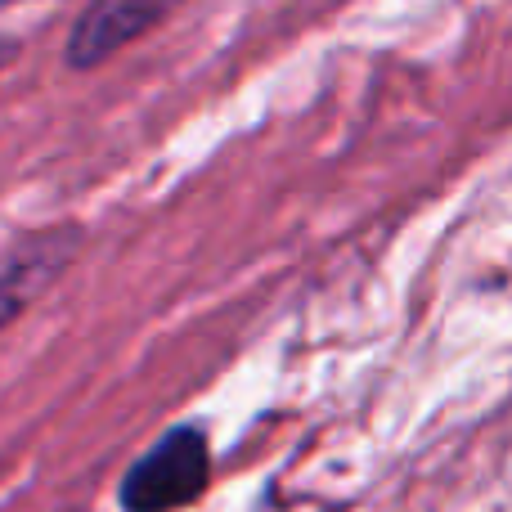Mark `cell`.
Wrapping results in <instances>:
<instances>
[{
  "label": "cell",
  "mask_w": 512,
  "mask_h": 512,
  "mask_svg": "<svg viewBox=\"0 0 512 512\" xmlns=\"http://www.w3.org/2000/svg\"><path fill=\"white\" fill-rule=\"evenodd\" d=\"M212 477V450L198 427H176L122 477L126 512H176L194 504Z\"/></svg>",
  "instance_id": "1"
},
{
  "label": "cell",
  "mask_w": 512,
  "mask_h": 512,
  "mask_svg": "<svg viewBox=\"0 0 512 512\" xmlns=\"http://www.w3.org/2000/svg\"><path fill=\"white\" fill-rule=\"evenodd\" d=\"M176 5H185V0H95L81 14V23L72 27L68 63L72 68H95L122 45H131L135 36L158 27Z\"/></svg>",
  "instance_id": "2"
},
{
  "label": "cell",
  "mask_w": 512,
  "mask_h": 512,
  "mask_svg": "<svg viewBox=\"0 0 512 512\" xmlns=\"http://www.w3.org/2000/svg\"><path fill=\"white\" fill-rule=\"evenodd\" d=\"M68 252L72 248H63L59 239H36L32 248H23L5 270H0V324H5L36 288H45V279L59 270Z\"/></svg>",
  "instance_id": "3"
},
{
  "label": "cell",
  "mask_w": 512,
  "mask_h": 512,
  "mask_svg": "<svg viewBox=\"0 0 512 512\" xmlns=\"http://www.w3.org/2000/svg\"><path fill=\"white\" fill-rule=\"evenodd\" d=\"M9 54H14V41H0V68H5Z\"/></svg>",
  "instance_id": "4"
}]
</instances>
